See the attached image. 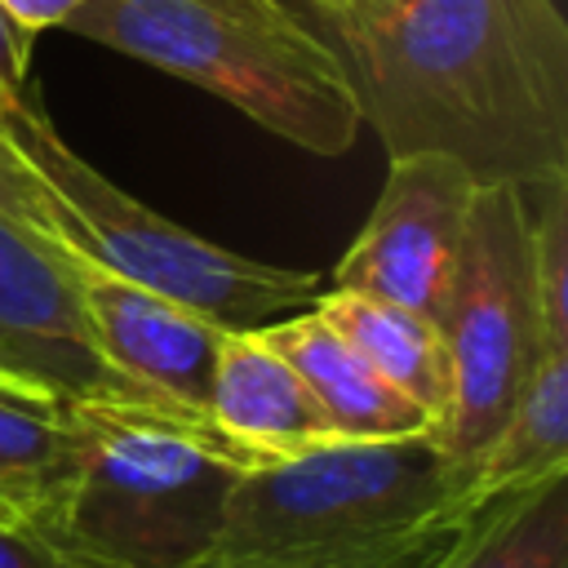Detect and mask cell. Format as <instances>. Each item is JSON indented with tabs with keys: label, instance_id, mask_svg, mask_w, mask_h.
<instances>
[{
	"label": "cell",
	"instance_id": "cell-5",
	"mask_svg": "<svg viewBox=\"0 0 568 568\" xmlns=\"http://www.w3.org/2000/svg\"><path fill=\"white\" fill-rule=\"evenodd\" d=\"M0 146L44 186L58 240L75 257L209 320L222 333L266 328L320 297V275L200 240L106 182L58 138L36 98L0 111Z\"/></svg>",
	"mask_w": 568,
	"mask_h": 568
},
{
	"label": "cell",
	"instance_id": "cell-3",
	"mask_svg": "<svg viewBox=\"0 0 568 568\" xmlns=\"http://www.w3.org/2000/svg\"><path fill=\"white\" fill-rule=\"evenodd\" d=\"M75 466L36 537L102 568H195L248 457L146 404H75Z\"/></svg>",
	"mask_w": 568,
	"mask_h": 568
},
{
	"label": "cell",
	"instance_id": "cell-2",
	"mask_svg": "<svg viewBox=\"0 0 568 568\" xmlns=\"http://www.w3.org/2000/svg\"><path fill=\"white\" fill-rule=\"evenodd\" d=\"M470 515L430 430L328 439L248 466L195 568H430Z\"/></svg>",
	"mask_w": 568,
	"mask_h": 568
},
{
	"label": "cell",
	"instance_id": "cell-15",
	"mask_svg": "<svg viewBox=\"0 0 568 568\" xmlns=\"http://www.w3.org/2000/svg\"><path fill=\"white\" fill-rule=\"evenodd\" d=\"M430 568H568V470L479 506Z\"/></svg>",
	"mask_w": 568,
	"mask_h": 568
},
{
	"label": "cell",
	"instance_id": "cell-19",
	"mask_svg": "<svg viewBox=\"0 0 568 568\" xmlns=\"http://www.w3.org/2000/svg\"><path fill=\"white\" fill-rule=\"evenodd\" d=\"M0 568H102V564L67 555V550H58L53 541H44L27 528L0 524Z\"/></svg>",
	"mask_w": 568,
	"mask_h": 568
},
{
	"label": "cell",
	"instance_id": "cell-21",
	"mask_svg": "<svg viewBox=\"0 0 568 568\" xmlns=\"http://www.w3.org/2000/svg\"><path fill=\"white\" fill-rule=\"evenodd\" d=\"M359 4H395V0H355V9H359Z\"/></svg>",
	"mask_w": 568,
	"mask_h": 568
},
{
	"label": "cell",
	"instance_id": "cell-17",
	"mask_svg": "<svg viewBox=\"0 0 568 568\" xmlns=\"http://www.w3.org/2000/svg\"><path fill=\"white\" fill-rule=\"evenodd\" d=\"M0 213H9V217H18V222L58 240V222H53V204H49L44 186L4 146H0Z\"/></svg>",
	"mask_w": 568,
	"mask_h": 568
},
{
	"label": "cell",
	"instance_id": "cell-9",
	"mask_svg": "<svg viewBox=\"0 0 568 568\" xmlns=\"http://www.w3.org/2000/svg\"><path fill=\"white\" fill-rule=\"evenodd\" d=\"M80 297L93 346L151 408L209 422V390L222 351V328L209 320L124 284L80 257Z\"/></svg>",
	"mask_w": 568,
	"mask_h": 568
},
{
	"label": "cell",
	"instance_id": "cell-7",
	"mask_svg": "<svg viewBox=\"0 0 568 568\" xmlns=\"http://www.w3.org/2000/svg\"><path fill=\"white\" fill-rule=\"evenodd\" d=\"M0 373L71 404H146L93 346L80 257L9 213H0Z\"/></svg>",
	"mask_w": 568,
	"mask_h": 568
},
{
	"label": "cell",
	"instance_id": "cell-12",
	"mask_svg": "<svg viewBox=\"0 0 568 568\" xmlns=\"http://www.w3.org/2000/svg\"><path fill=\"white\" fill-rule=\"evenodd\" d=\"M80 448L75 404L0 373V524L40 532Z\"/></svg>",
	"mask_w": 568,
	"mask_h": 568
},
{
	"label": "cell",
	"instance_id": "cell-1",
	"mask_svg": "<svg viewBox=\"0 0 568 568\" xmlns=\"http://www.w3.org/2000/svg\"><path fill=\"white\" fill-rule=\"evenodd\" d=\"M364 124L390 160L475 182L568 178V22L555 0H395L328 18Z\"/></svg>",
	"mask_w": 568,
	"mask_h": 568
},
{
	"label": "cell",
	"instance_id": "cell-16",
	"mask_svg": "<svg viewBox=\"0 0 568 568\" xmlns=\"http://www.w3.org/2000/svg\"><path fill=\"white\" fill-rule=\"evenodd\" d=\"M532 200V297L541 342L568 351V178L528 186Z\"/></svg>",
	"mask_w": 568,
	"mask_h": 568
},
{
	"label": "cell",
	"instance_id": "cell-11",
	"mask_svg": "<svg viewBox=\"0 0 568 568\" xmlns=\"http://www.w3.org/2000/svg\"><path fill=\"white\" fill-rule=\"evenodd\" d=\"M262 337L293 364V373L302 377V386L311 390L337 439H408L435 426L408 395H399L386 377H377L315 315V306L266 324Z\"/></svg>",
	"mask_w": 568,
	"mask_h": 568
},
{
	"label": "cell",
	"instance_id": "cell-8",
	"mask_svg": "<svg viewBox=\"0 0 568 568\" xmlns=\"http://www.w3.org/2000/svg\"><path fill=\"white\" fill-rule=\"evenodd\" d=\"M475 186L479 182L444 155L390 160L368 222L333 271V288L435 320Z\"/></svg>",
	"mask_w": 568,
	"mask_h": 568
},
{
	"label": "cell",
	"instance_id": "cell-4",
	"mask_svg": "<svg viewBox=\"0 0 568 568\" xmlns=\"http://www.w3.org/2000/svg\"><path fill=\"white\" fill-rule=\"evenodd\" d=\"M62 27L231 102L311 155H346L364 129L342 58L288 9L262 18L209 0H80Z\"/></svg>",
	"mask_w": 568,
	"mask_h": 568
},
{
	"label": "cell",
	"instance_id": "cell-20",
	"mask_svg": "<svg viewBox=\"0 0 568 568\" xmlns=\"http://www.w3.org/2000/svg\"><path fill=\"white\" fill-rule=\"evenodd\" d=\"M75 4H80V0H0V9H4L27 36L49 31V27H62Z\"/></svg>",
	"mask_w": 568,
	"mask_h": 568
},
{
	"label": "cell",
	"instance_id": "cell-10",
	"mask_svg": "<svg viewBox=\"0 0 568 568\" xmlns=\"http://www.w3.org/2000/svg\"><path fill=\"white\" fill-rule=\"evenodd\" d=\"M209 426L240 457H248V466L284 462L337 439L293 364L262 337V328L222 337L209 390Z\"/></svg>",
	"mask_w": 568,
	"mask_h": 568
},
{
	"label": "cell",
	"instance_id": "cell-6",
	"mask_svg": "<svg viewBox=\"0 0 568 568\" xmlns=\"http://www.w3.org/2000/svg\"><path fill=\"white\" fill-rule=\"evenodd\" d=\"M435 328L448 355V408L430 435L448 466L470 479L488 439L519 399L537 355L555 351L537 328L528 186H475Z\"/></svg>",
	"mask_w": 568,
	"mask_h": 568
},
{
	"label": "cell",
	"instance_id": "cell-13",
	"mask_svg": "<svg viewBox=\"0 0 568 568\" xmlns=\"http://www.w3.org/2000/svg\"><path fill=\"white\" fill-rule=\"evenodd\" d=\"M311 306L377 377H386L399 395H408L439 426L448 408V355H444L435 320L404 311L395 302H377V297L342 293V288H320Z\"/></svg>",
	"mask_w": 568,
	"mask_h": 568
},
{
	"label": "cell",
	"instance_id": "cell-14",
	"mask_svg": "<svg viewBox=\"0 0 568 568\" xmlns=\"http://www.w3.org/2000/svg\"><path fill=\"white\" fill-rule=\"evenodd\" d=\"M568 470V351H541L466 479L470 510Z\"/></svg>",
	"mask_w": 568,
	"mask_h": 568
},
{
	"label": "cell",
	"instance_id": "cell-18",
	"mask_svg": "<svg viewBox=\"0 0 568 568\" xmlns=\"http://www.w3.org/2000/svg\"><path fill=\"white\" fill-rule=\"evenodd\" d=\"M31 36L0 9V111L31 98Z\"/></svg>",
	"mask_w": 568,
	"mask_h": 568
}]
</instances>
